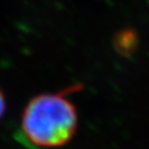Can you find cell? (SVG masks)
Instances as JSON below:
<instances>
[{
    "label": "cell",
    "instance_id": "2",
    "mask_svg": "<svg viewBox=\"0 0 149 149\" xmlns=\"http://www.w3.org/2000/svg\"><path fill=\"white\" fill-rule=\"evenodd\" d=\"M137 34L132 30H124L115 37L114 45L116 51L123 55H130L137 48Z\"/></svg>",
    "mask_w": 149,
    "mask_h": 149
},
{
    "label": "cell",
    "instance_id": "1",
    "mask_svg": "<svg viewBox=\"0 0 149 149\" xmlns=\"http://www.w3.org/2000/svg\"><path fill=\"white\" fill-rule=\"evenodd\" d=\"M64 93L33 97L22 115L26 138L38 147H61L68 144L77 129L76 108Z\"/></svg>",
    "mask_w": 149,
    "mask_h": 149
},
{
    "label": "cell",
    "instance_id": "3",
    "mask_svg": "<svg viewBox=\"0 0 149 149\" xmlns=\"http://www.w3.org/2000/svg\"><path fill=\"white\" fill-rule=\"evenodd\" d=\"M5 111H6V100H5V96H3L2 91L0 90V118L3 115Z\"/></svg>",
    "mask_w": 149,
    "mask_h": 149
}]
</instances>
